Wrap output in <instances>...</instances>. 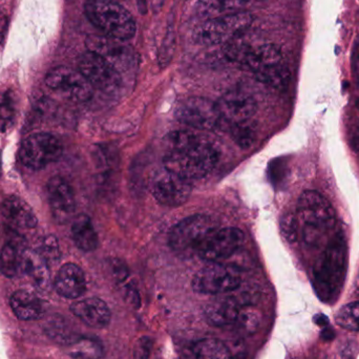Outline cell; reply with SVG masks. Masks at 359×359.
<instances>
[{"instance_id":"1","label":"cell","mask_w":359,"mask_h":359,"mask_svg":"<svg viewBox=\"0 0 359 359\" xmlns=\"http://www.w3.org/2000/svg\"><path fill=\"white\" fill-rule=\"evenodd\" d=\"M168 149L164 168L186 180L207 176L217 166L219 154L217 147L191 132H176L168 138Z\"/></svg>"},{"instance_id":"2","label":"cell","mask_w":359,"mask_h":359,"mask_svg":"<svg viewBox=\"0 0 359 359\" xmlns=\"http://www.w3.org/2000/svg\"><path fill=\"white\" fill-rule=\"evenodd\" d=\"M348 251L345 234L337 232L327 245L313 267V287L318 299L325 304L339 299L347 273Z\"/></svg>"},{"instance_id":"3","label":"cell","mask_w":359,"mask_h":359,"mask_svg":"<svg viewBox=\"0 0 359 359\" xmlns=\"http://www.w3.org/2000/svg\"><path fill=\"white\" fill-rule=\"evenodd\" d=\"M297 211L303 223L304 241L310 246H318L335 226L334 208L320 192L307 190L299 196Z\"/></svg>"},{"instance_id":"4","label":"cell","mask_w":359,"mask_h":359,"mask_svg":"<svg viewBox=\"0 0 359 359\" xmlns=\"http://www.w3.org/2000/svg\"><path fill=\"white\" fill-rule=\"evenodd\" d=\"M86 14L105 36L126 41L136 34V22L124 6L114 0H88Z\"/></svg>"},{"instance_id":"5","label":"cell","mask_w":359,"mask_h":359,"mask_svg":"<svg viewBox=\"0 0 359 359\" xmlns=\"http://www.w3.org/2000/svg\"><path fill=\"white\" fill-rule=\"evenodd\" d=\"M252 15L248 12L232 13L203 21L194 32V40L201 46H217L229 42L250 27Z\"/></svg>"},{"instance_id":"6","label":"cell","mask_w":359,"mask_h":359,"mask_svg":"<svg viewBox=\"0 0 359 359\" xmlns=\"http://www.w3.org/2000/svg\"><path fill=\"white\" fill-rule=\"evenodd\" d=\"M217 228L212 217L204 215H194L179 222L170 233L168 242L170 248L182 255L198 252V247L206 236Z\"/></svg>"},{"instance_id":"7","label":"cell","mask_w":359,"mask_h":359,"mask_svg":"<svg viewBox=\"0 0 359 359\" xmlns=\"http://www.w3.org/2000/svg\"><path fill=\"white\" fill-rule=\"evenodd\" d=\"M242 284L240 271L232 266L210 263L196 272L192 289L200 294H223L236 290Z\"/></svg>"},{"instance_id":"8","label":"cell","mask_w":359,"mask_h":359,"mask_svg":"<svg viewBox=\"0 0 359 359\" xmlns=\"http://www.w3.org/2000/svg\"><path fill=\"white\" fill-rule=\"evenodd\" d=\"M60 141L48 133H36L29 135L19 151V157L23 165L31 170H41L48 164L56 162L62 156Z\"/></svg>"},{"instance_id":"9","label":"cell","mask_w":359,"mask_h":359,"mask_svg":"<svg viewBox=\"0 0 359 359\" xmlns=\"http://www.w3.org/2000/svg\"><path fill=\"white\" fill-rule=\"evenodd\" d=\"M149 190L155 200L163 206L178 207L187 202L192 191L189 180L168 168H158L149 180Z\"/></svg>"},{"instance_id":"10","label":"cell","mask_w":359,"mask_h":359,"mask_svg":"<svg viewBox=\"0 0 359 359\" xmlns=\"http://www.w3.org/2000/svg\"><path fill=\"white\" fill-rule=\"evenodd\" d=\"M175 117L185 126L202 130H215L222 121L217 104L198 96L179 101L175 109Z\"/></svg>"},{"instance_id":"11","label":"cell","mask_w":359,"mask_h":359,"mask_svg":"<svg viewBox=\"0 0 359 359\" xmlns=\"http://www.w3.org/2000/svg\"><path fill=\"white\" fill-rule=\"evenodd\" d=\"M79 72L101 92L114 95L121 90L122 75L105 59L95 53L88 52L80 57Z\"/></svg>"},{"instance_id":"12","label":"cell","mask_w":359,"mask_h":359,"mask_svg":"<svg viewBox=\"0 0 359 359\" xmlns=\"http://www.w3.org/2000/svg\"><path fill=\"white\" fill-rule=\"evenodd\" d=\"M86 44L90 52L102 57L121 75L133 71L138 63L134 48L109 36L90 35Z\"/></svg>"},{"instance_id":"13","label":"cell","mask_w":359,"mask_h":359,"mask_svg":"<svg viewBox=\"0 0 359 359\" xmlns=\"http://www.w3.org/2000/svg\"><path fill=\"white\" fill-rule=\"evenodd\" d=\"M244 242V233L236 227L215 228L198 247L196 255L210 263L228 259Z\"/></svg>"},{"instance_id":"14","label":"cell","mask_w":359,"mask_h":359,"mask_svg":"<svg viewBox=\"0 0 359 359\" xmlns=\"http://www.w3.org/2000/svg\"><path fill=\"white\" fill-rule=\"evenodd\" d=\"M46 83L48 88L76 102L90 100L94 92L92 84L79 71L67 67H55L48 72Z\"/></svg>"},{"instance_id":"15","label":"cell","mask_w":359,"mask_h":359,"mask_svg":"<svg viewBox=\"0 0 359 359\" xmlns=\"http://www.w3.org/2000/svg\"><path fill=\"white\" fill-rule=\"evenodd\" d=\"M222 121L231 126L250 121L257 105L250 95L243 92H229L215 102Z\"/></svg>"},{"instance_id":"16","label":"cell","mask_w":359,"mask_h":359,"mask_svg":"<svg viewBox=\"0 0 359 359\" xmlns=\"http://www.w3.org/2000/svg\"><path fill=\"white\" fill-rule=\"evenodd\" d=\"M48 202L53 217L58 223L65 224L73 219L76 211L75 194L67 180L54 177L48 183Z\"/></svg>"},{"instance_id":"17","label":"cell","mask_w":359,"mask_h":359,"mask_svg":"<svg viewBox=\"0 0 359 359\" xmlns=\"http://www.w3.org/2000/svg\"><path fill=\"white\" fill-rule=\"evenodd\" d=\"M71 310L74 316L92 328H105L111 322V313L109 306L98 297L76 302L71 306Z\"/></svg>"},{"instance_id":"18","label":"cell","mask_w":359,"mask_h":359,"mask_svg":"<svg viewBox=\"0 0 359 359\" xmlns=\"http://www.w3.org/2000/svg\"><path fill=\"white\" fill-rule=\"evenodd\" d=\"M55 289L65 299L82 297L86 290V280L81 268L72 263L63 265L55 280Z\"/></svg>"},{"instance_id":"19","label":"cell","mask_w":359,"mask_h":359,"mask_svg":"<svg viewBox=\"0 0 359 359\" xmlns=\"http://www.w3.org/2000/svg\"><path fill=\"white\" fill-rule=\"evenodd\" d=\"M2 215L15 227L22 229H33L37 226L38 219L33 209L22 198L18 196H8L2 202Z\"/></svg>"},{"instance_id":"20","label":"cell","mask_w":359,"mask_h":359,"mask_svg":"<svg viewBox=\"0 0 359 359\" xmlns=\"http://www.w3.org/2000/svg\"><path fill=\"white\" fill-rule=\"evenodd\" d=\"M241 308L242 306L233 297L217 299L207 305L205 316L207 322L212 326H231L236 324Z\"/></svg>"},{"instance_id":"21","label":"cell","mask_w":359,"mask_h":359,"mask_svg":"<svg viewBox=\"0 0 359 359\" xmlns=\"http://www.w3.org/2000/svg\"><path fill=\"white\" fill-rule=\"evenodd\" d=\"M10 304L13 312L19 320H36L43 316L41 302L27 291H16L11 297Z\"/></svg>"},{"instance_id":"22","label":"cell","mask_w":359,"mask_h":359,"mask_svg":"<svg viewBox=\"0 0 359 359\" xmlns=\"http://www.w3.org/2000/svg\"><path fill=\"white\" fill-rule=\"evenodd\" d=\"M72 236L80 250L90 252L98 247V236L92 219L86 215H79L72 224Z\"/></svg>"},{"instance_id":"23","label":"cell","mask_w":359,"mask_h":359,"mask_svg":"<svg viewBox=\"0 0 359 359\" xmlns=\"http://www.w3.org/2000/svg\"><path fill=\"white\" fill-rule=\"evenodd\" d=\"M20 270L31 276L40 288H44L50 280L48 262L38 251L27 250L21 255Z\"/></svg>"},{"instance_id":"24","label":"cell","mask_w":359,"mask_h":359,"mask_svg":"<svg viewBox=\"0 0 359 359\" xmlns=\"http://www.w3.org/2000/svg\"><path fill=\"white\" fill-rule=\"evenodd\" d=\"M250 0H200L196 4V15L201 19L215 18L240 12Z\"/></svg>"},{"instance_id":"25","label":"cell","mask_w":359,"mask_h":359,"mask_svg":"<svg viewBox=\"0 0 359 359\" xmlns=\"http://www.w3.org/2000/svg\"><path fill=\"white\" fill-rule=\"evenodd\" d=\"M196 359H233L229 348L217 339H203L192 348Z\"/></svg>"},{"instance_id":"26","label":"cell","mask_w":359,"mask_h":359,"mask_svg":"<svg viewBox=\"0 0 359 359\" xmlns=\"http://www.w3.org/2000/svg\"><path fill=\"white\" fill-rule=\"evenodd\" d=\"M69 347V354L75 359H100L104 353L102 345L90 337H80Z\"/></svg>"},{"instance_id":"27","label":"cell","mask_w":359,"mask_h":359,"mask_svg":"<svg viewBox=\"0 0 359 359\" xmlns=\"http://www.w3.org/2000/svg\"><path fill=\"white\" fill-rule=\"evenodd\" d=\"M255 77L259 81L272 86L274 88H284L290 81V72L282 63L267 67L255 73Z\"/></svg>"},{"instance_id":"28","label":"cell","mask_w":359,"mask_h":359,"mask_svg":"<svg viewBox=\"0 0 359 359\" xmlns=\"http://www.w3.org/2000/svg\"><path fill=\"white\" fill-rule=\"evenodd\" d=\"M16 118V98L11 90L0 92V133L8 132Z\"/></svg>"},{"instance_id":"29","label":"cell","mask_w":359,"mask_h":359,"mask_svg":"<svg viewBox=\"0 0 359 359\" xmlns=\"http://www.w3.org/2000/svg\"><path fill=\"white\" fill-rule=\"evenodd\" d=\"M46 332H48V337H52L55 341L65 346L72 345L80 337L61 318H55L52 322L48 323Z\"/></svg>"},{"instance_id":"30","label":"cell","mask_w":359,"mask_h":359,"mask_svg":"<svg viewBox=\"0 0 359 359\" xmlns=\"http://www.w3.org/2000/svg\"><path fill=\"white\" fill-rule=\"evenodd\" d=\"M21 257L13 244L4 245L0 253V271L6 278H14L20 270Z\"/></svg>"},{"instance_id":"31","label":"cell","mask_w":359,"mask_h":359,"mask_svg":"<svg viewBox=\"0 0 359 359\" xmlns=\"http://www.w3.org/2000/svg\"><path fill=\"white\" fill-rule=\"evenodd\" d=\"M337 325L350 331H359V302L344 306L335 316Z\"/></svg>"},{"instance_id":"32","label":"cell","mask_w":359,"mask_h":359,"mask_svg":"<svg viewBox=\"0 0 359 359\" xmlns=\"http://www.w3.org/2000/svg\"><path fill=\"white\" fill-rule=\"evenodd\" d=\"M259 323H261L259 314L255 310L245 306L241 308L238 320L234 325H238V329L245 334H253L259 329Z\"/></svg>"},{"instance_id":"33","label":"cell","mask_w":359,"mask_h":359,"mask_svg":"<svg viewBox=\"0 0 359 359\" xmlns=\"http://www.w3.org/2000/svg\"><path fill=\"white\" fill-rule=\"evenodd\" d=\"M38 252L42 255L48 262H54L60 257V247H59L58 240L55 236H48L41 241L40 244V250Z\"/></svg>"},{"instance_id":"34","label":"cell","mask_w":359,"mask_h":359,"mask_svg":"<svg viewBox=\"0 0 359 359\" xmlns=\"http://www.w3.org/2000/svg\"><path fill=\"white\" fill-rule=\"evenodd\" d=\"M297 219L293 213H286L280 219V230L288 242L293 243L297 238Z\"/></svg>"},{"instance_id":"35","label":"cell","mask_w":359,"mask_h":359,"mask_svg":"<svg viewBox=\"0 0 359 359\" xmlns=\"http://www.w3.org/2000/svg\"><path fill=\"white\" fill-rule=\"evenodd\" d=\"M249 122L250 121L233 126V132H232V134H233L236 142L242 145V147H248V145H250L251 142H252L253 137H255L252 128H251Z\"/></svg>"},{"instance_id":"36","label":"cell","mask_w":359,"mask_h":359,"mask_svg":"<svg viewBox=\"0 0 359 359\" xmlns=\"http://www.w3.org/2000/svg\"><path fill=\"white\" fill-rule=\"evenodd\" d=\"M151 343L149 339H140L136 346V351H135V359H147L149 358V351H151Z\"/></svg>"},{"instance_id":"37","label":"cell","mask_w":359,"mask_h":359,"mask_svg":"<svg viewBox=\"0 0 359 359\" xmlns=\"http://www.w3.org/2000/svg\"><path fill=\"white\" fill-rule=\"evenodd\" d=\"M350 147L356 153H359V119L352 123L349 130Z\"/></svg>"},{"instance_id":"38","label":"cell","mask_w":359,"mask_h":359,"mask_svg":"<svg viewBox=\"0 0 359 359\" xmlns=\"http://www.w3.org/2000/svg\"><path fill=\"white\" fill-rule=\"evenodd\" d=\"M175 46V38L174 33L168 34V37H166L165 41L163 43V48H162V55H161V60H164V59H170V55H172V50H174Z\"/></svg>"},{"instance_id":"39","label":"cell","mask_w":359,"mask_h":359,"mask_svg":"<svg viewBox=\"0 0 359 359\" xmlns=\"http://www.w3.org/2000/svg\"><path fill=\"white\" fill-rule=\"evenodd\" d=\"M352 69H353L354 76L359 81V41L356 42L353 54H352Z\"/></svg>"},{"instance_id":"40","label":"cell","mask_w":359,"mask_h":359,"mask_svg":"<svg viewBox=\"0 0 359 359\" xmlns=\"http://www.w3.org/2000/svg\"><path fill=\"white\" fill-rule=\"evenodd\" d=\"M320 337H322V339H324L325 341H332L335 337V332L334 330H333L332 327H331L330 325H328V326L322 328Z\"/></svg>"},{"instance_id":"41","label":"cell","mask_w":359,"mask_h":359,"mask_svg":"<svg viewBox=\"0 0 359 359\" xmlns=\"http://www.w3.org/2000/svg\"><path fill=\"white\" fill-rule=\"evenodd\" d=\"M6 29H8V19L4 14L0 13V43L6 36Z\"/></svg>"},{"instance_id":"42","label":"cell","mask_w":359,"mask_h":359,"mask_svg":"<svg viewBox=\"0 0 359 359\" xmlns=\"http://www.w3.org/2000/svg\"><path fill=\"white\" fill-rule=\"evenodd\" d=\"M314 323H316L318 327H320V328H324V327L330 325L328 316H324V314H316V316H314Z\"/></svg>"},{"instance_id":"43","label":"cell","mask_w":359,"mask_h":359,"mask_svg":"<svg viewBox=\"0 0 359 359\" xmlns=\"http://www.w3.org/2000/svg\"><path fill=\"white\" fill-rule=\"evenodd\" d=\"M137 4H138L139 10H140L141 14H147V0H137Z\"/></svg>"},{"instance_id":"44","label":"cell","mask_w":359,"mask_h":359,"mask_svg":"<svg viewBox=\"0 0 359 359\" xmlns=\"http://www.w3.org/2000/svg\"><path fill=\"white\" fill-rule=\"evenodd\" d=\"M358 107L359 109V100L358 101Z\"/></svg>"}]
</instances>
